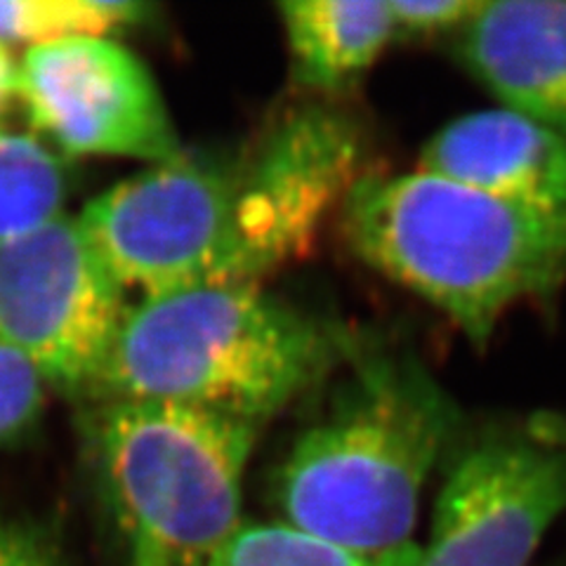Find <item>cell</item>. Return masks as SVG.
Wrapping results in <instances>:
<instances>
[{
	"instance_id": "obj_1",
	"label": "cell",
	"mask_w": 566,
	"mask_h": 566,
	"mask_svg": "<svg viewBox=\"0 0 566 566\" xmlns=\"http://www.w3.org/2000/svg\"><path fill=\"white\" fill-rule=\"evenodd\" d=\"M361 133L349 116L305 106L241 151L189 156L128 177L78 216L126 291L260 283L303 258L359 182Z\"/></svg>"
},
{
	"instance_id": "obj_2",
	"label": "cell",
	"mask_w": 566,
	"mask_h": 566,
	"mask_svg": "<svg viewBox=\"0 0 566 566\" xmlns=\"http://www.w3.org/2000/svg\"><path fill=\"white\" fill-rule=\"evenodd\" d=\"M465 422L418 359L366 354L279 468L281 522L354 553L401 551L413 543L430 474Z\"/></svg>"
},
{
	"instance_id": "obj_3",
	"label": "cell",
	"mask_w": 566,
	"mask_h": 566,
	"mask_svg": "<svg viewBox=\"0 0 566 566\" xmlns=\"http://www.w3.org/2000/svg\"><path fill=\"white\" fill-rule=\"evenodd\" d=\"M349 245L484 347L507 310L566 281V210L491 197L424 170L364 172L343 203Z\"/></svg>"
},
{
	"instance_id": "obj_4",
	"label": "cell",
	"mask_w": 566,
	"mask_h": 566,
	"mask_svg": "<svg viewBox=\"0 0 566 566\" xmlns=\"http://www.w3.org/2000/svg\"><path fill=\"white\" fill-rule=\"evenodd\" d=\"M343 343L260 283L142 297L123 318L93 392L262 424L324 380Z\"/></svg>"
},
{
	"instance_id": "obj_5",
	"label": "cell",
	"mask_w": 566,
	"mask_h": 566,
	"mask_svg": "<svg viewBox=\"0 0 566 566\" xmlns=\"http://www.w3.org/2000/svg\"><path fill=\"white\" fill-rule=\"evenodd\" d=\"M260 424L161 401H104L95 453L130 566H206L234 534Z\"/></svg>"
},
{
	"instance_id": "obj_6",
	"label": "cell",
	"mask_w": 566,
	"mask_h": 566,
	"mask_svg": "<svg viewBox=\"0 0 566 566\" xmlns=\"http://www.w3.org/2000/svg\"><path fill=\"white\" fill-rule=\"evenodd\" d=\"M444 472L418 566H528L566 512V416L465 422Z\"/></svg>"
},
{
	"instance_id": "obj_7",
	"label": "cell",
	"mask_w": 566,
	"mask_h": 566,
	"mask_svg": "<svg viewBox=\"0 0 566 566\" xmlns=\"http://www.w3.org/2000/svg\"><path fill=\"white\" fill-rule=\"evenodd\" d=\"M128 291L60 216L0 243V340L27 357L48 387L93 389L128 312Z\"/></svg>"
},
{
	"instance_id": "obj_8",
	"label": "cell",
	"mask_w": 566,
	"mask_h": 566,
	"mask_svg": "<svg viewBox=\"0 0 566 566\" xmlns=\"http://www.w3.org/2000/svg\"><path fill=\"white\" fill-rule=\"evenodd\" d=\"M17 99L31 126L66 154L135 158L151 166L185 154L149 69L106 35L29 48L20 62Z\"/></svg>"
},
{
	"instance_id": "obj_9",
	"label": "cell",
	"mask_w": 566,
	"mask_h": 566,
	"mask_svg": "<svg viewBox=\"0 0 566 566\" xmlns=\"http://www.w3.org/2000/svg\"><path fill=\"white\" fill-rule=\"evenodd\" d=\"M458 60L505 109L566 137V0H482Z\"/></svg>"
},
{
	"instance_id": "obj_10",
	"label": "cell",
	"mask_w": 566,
	"mask_h": 566,
	"mask_svg": "<svg viewBox=\"0 0 566 566\" xmlns=\"http://www.w3.org/2000/svg\"><path fill=\"white\" fill-rule=\"evenodd\" d=\"M420 170L538 210H566V137L505 106L465 114L424 145Z\"/></svg>"
},
{
	"instance_id": "obj_11",
	"label": "cell",
	"mask_w": 566,
	"mask_h": 566,
	"mask_svg": "<svg viewBox=\"0 0 566 566\" xmlns=\"http://www.w3.org/2000/svg\"><path fill=\"white\" fill-rule=\"evenodd\" d=\"M279 10L295 78L312 91H343L399 35L389 0H286Z\"/></svg>"
},
{
	"instance_id": "obj_12",
	"label": "cell",
	"mask_w": 566,
	"mask_h": 566,
	"mask_svg": "<svg viewBox=\"0 0 566 566\" xmlns=\"http://www.w3.org/2000/svg\"><path fill=\"white\" fill-rule=\"evenodd\" d=\"M66 197L62 158L41 139L0 128V243L64 216Z\"/></svg>"
},
{
	"instance_id": "obj_13",
	"label": "cell",
	"mask_w": 566,
	"mask_h": 566,
	"mask_svg": "<svg viewBox=\"0 0 566 566\" xmlns=\"http://www.w3.org/2000/svg\"><path fill=\"white\" fill-rule=\"evenodd\" d=\"M420 545L364 555L314 538L286 522L243 520L206 566H418Z\"/></svg>"
},
{
	"instance_id": "obj_14",
	"label": "cell",
	"mask_w": 566,
	"mask_h": 566,
	"mask_svg": "<svg viewBox=\"0 0 566 566\" xmlns=\"http://www.w3.org/2000/svg\"><path fill=\"white\" fill-rule=\"evenodd\" d=\"M149 6L137 0H0V43L39 48L78 35H109L142 22Z\"/></svg>"
},
{
	"instance_id": "obj_15",
	"label": "cell",
	"mask_w": 566,
	"mask_h": 566,
	"mask_svg": "<svg viewBox=\"0 0 566 566\" xmlns=\"http://www.w3.org/2000/svg\"><path fill=\"white\" fill-rule=\"evenodd\" d=\"M48 382L27 357L0 340V449L20 444L45 411Z\"/></svg>"
},
{
	"instance_id": "obj_16",
	"label": "cell",
	"mask_w": 566,
	"mask_h": 566,
	"mask_svg": "<svg viewBox=\"0 0 566 566\" xmlns=\"http://www.w3.org/2000/svg\"><path fill=\"white\" fill-rule=\"evenodd\" d=\"M482 0H389L397 33L430 35V33H460Z\"/></svg>"
},
{
	"instance_id": "obj_17",
	"label": "cell",
	"mask_w": 566,
	"mask_h": 566,
	"mask_svg": "<svg viewBox=\"0 0 566 566\" xmlns=\"http://www.w3.org/2000/svg\"><path fill=\"white\" fill-rule=\"evenodd\" d=\"M0 566H66L57 541L43 528L0 515Z\"/></svg>"
},
{
	"instance_id": "obj_18",
	"label": "cell",
	"mask_w": 566,
	"mask_h": 566,
	"mask_svg": "<svg viewBox=\"0 0 566 566\" xmlns=\"http://www.w3.org/2000/svg\"><path fill=\"white\" fill-rule=\"evenodd\" d=\"M17 81H20V64L14 62L10 48L0 43V120L17 99Z\"/></svg>"
}]
</instances>
